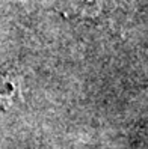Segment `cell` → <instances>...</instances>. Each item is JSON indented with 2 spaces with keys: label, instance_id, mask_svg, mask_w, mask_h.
Wrapping results in <instances>:
<instances>
[{
  "label": "cell",
  "instance_id": "6da1fadb",
  "mask_svg": "<svg viewBox=\"0 0 148 149\" xmlns=\"http://www.w3.org/2000/svg\"><path fill=\"white\" fill-rule=\"evenodd\" d=\"M18 92V84H17V77L9 66L0 68V107L9 109Z\"/></svg>",
  "mask_w": 148,
  "mask_h": 149
}]
</instances>
